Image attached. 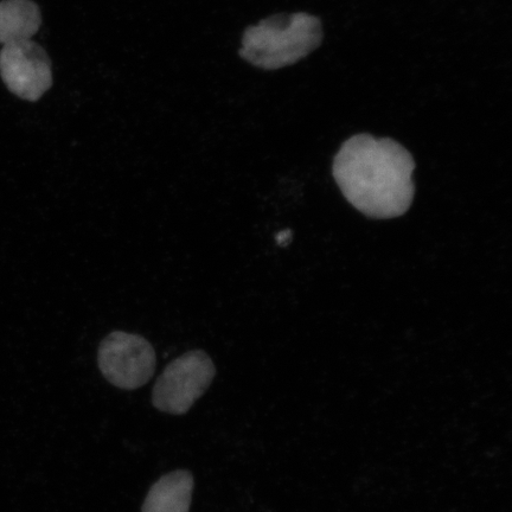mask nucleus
<instances>
[{
  "instance_id": "f257e3e1",
  "label": "nucleus",
  "mask_w": 512,
  "mask_h": 512,
  "mask_svg": "<svg viewBox=\"0 0 512 512\" xmlns=\"http://www.w3.org/2000/svg\"><path fill=\"white\" fill-rule=\"evenodd\" d=\"M411 152L390 138L357 134L345 142L332 174L351 206L371 219H394L411 208L415 185Z\"/></svg>"
},
{
  "instance_id": "20e7f679",
  "label": "nucleus",
  "mask_w": 512,
  "mask_h": 512,
  "mask_svg": "<svg viewBox=\"0 0 512 512\" xmlns=\"http://www.w3.org/2000/svg\"><path fill=\"white\" fill-rule=\"evenodd\" d=\"M98 364L101 374L114 387L133 390L151 380L157 357L155 349L144 337L114 331L100 344Z\"/></svg>"
},
{
  "instance_id": "f03ea898",
  "label": "nucleus",
  "mask_w": 512,
  "mask_h": 512,
  "mask_svg": "<svg viewBox=\"0 0 512 512\" xmlns=\"http://www.w3.org/2000/svg\"><path fill=\"white\" fill-rule=\"evenodd\" d=\"M322 41L323 27L318 17L305 12L274 15L243 32L239 54L255 67L277 70L302 61Z\"/></svg>"
},
{
  "instance_id": "7ed1b4c3",
  "label": "nucleus",
  "mask_w": 512,
  "mask_h": 512,
  "mask_svg": "<svg viewBox=\"0 0 512 512\" xmlns=\"http://www.w3.org/2000/svg\"><path fill=\"white\" fill-rule=\"evenodd\" d=\"M216 368L203 350H191L172 361L153 387L152 405L158 411L183 415L207 392Z\"/></svg>"
},
{
  "instance_id": "6e6552de",
  "label": "nucleus",
  "mask_w": 512,
  "mask_h": 512,
  "mask_svg": "<svg viewBox=\"0 0 512 512\" xmlns=\"http://www.w3.org/2000/svg\"><path fill=\"white\" fill-rule=\"evenodd\" d=\"M291 235V230H284V232H281L277 236V240L280 245H286V243L291 240Z\"/></svg>"
},
{
  "instance_id": "39448f33",
  "label": "nucleus",
  "mask_w": 512,
  "mask_h": 512,
  "mask_svg": "<svg viewBox=\"0 0 512 512\" xmlns=\"http://www.w3.org/2000/svg\"><path fill=\"white\" fill-rule=\"evenodd\" d=\"M51 67L47 51L32 40L5 44L0 50V76L19 99L40 100L53 86Z\"/></svg>"
},
{
  "instance_id": "0eeeda50",
  "label": "nucleus",
  "mask_w": 512,
  "mask_h": 512,
  "mask_svg": "<svg viewBox=\"0 0 512 512\" xmlns=\"http://www.w3.org/2000/svg\"><path fill=\"white\" fill-rule=\"evenodd\" d=\"M42 25L41 10L32 0L0 2V43L28 41Z\"/></svg>"
},
{
  "instance_id": "423d86ee",
  "label": "nucleus",
  "mask_w": 512,
  "mask_h": 512,
  "mask_svg": "<svg viewBox=\"0 0 512 512\" xmlns=\"http://www.w3.org/2000/svg\"><path fill=\"white\" fill-rule=\"evenodd\" d=\"M194 491L191 472L177 470L163 476L151 486L143 512H189Z\"/></svg>"
}]
</instances>
